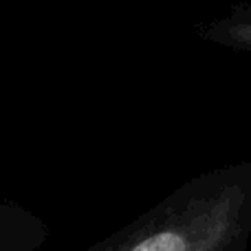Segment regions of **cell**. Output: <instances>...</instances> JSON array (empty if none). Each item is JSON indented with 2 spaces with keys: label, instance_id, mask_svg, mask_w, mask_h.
<instances>
[{
  "label": "cell",
  "instance_id": "cell-1",
  "mask_svg": "<svg viewBox=\"0 0 251 251\" xmlns=\"http://www.w3.org/2000/svg\"><path fill=\"white\" fill-rule=\"evenodd\" d=\"M251 161L209 168L84 251H249Z\"/></svg>",
  "mask_w": 251,
  "mask_h": 251
},
{
  "label": "cell",
  "instance_id": "cell-2",
  "mask_svg": "<svg viewBox=\"0 0 251 251\" xmlns=\"http://www.w3.org/2000/svg\"><path fill=\"white\" fill-rule=\"evenodd\" d=\"M201 42L234 53H251V2L231 4L227 11L194 26Z\"/></svg>",
  "mask_w": 251,
  "mask_h": 251
}]
</instances>
